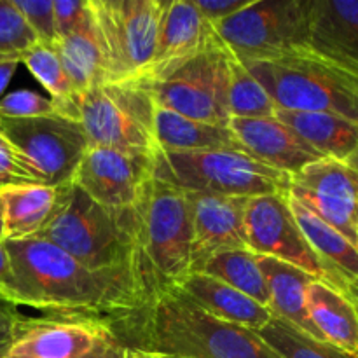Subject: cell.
<instances>
[{
    "mask_svg": "<svg viewBox=\"0 0 358 358\" xmlns=\"http://www.w3.org/2000/svg\"><path fill=\"white\" fill-rule=\"evenodd\" d=\"M124 348L170 358H280L257 332L219 320L180 289L110 322Z\"/></svg>",
    "mask_w": 358,
    "mask_h": 358,
    "instance_id": "cell-2",
    "label": "cell"
},
{
    "mask_svg": "<svg viewBox=\"0 0 358 358\" xmlns=\"http://www.w3.org/2000/svg\"><path fill=\"white\" fill-rule=\"evenodd\" d=\"M122 358H170V357L157 355V353L143 352V350H136V348H124V355H122Z\"/></svg>",
    "mask_w": 358,
    "mask_h": 358,
    "instance_id": "cell-41",
    "label": "cell"
},
{
    "mask_svg": "<svg viewBox=\"0 0 358 358\" xmlns=\"http://www.w3.org/2000/svg\"><path fill=\"white\" fill-rule=\"evenodd\" d=\"M58 114L55 100L30 90H17L0 98V117L28 119Z\"/></svg>",
    "mask_w": 358,
    "mask_h": 358,
    "instance_id": "cell-33",
    "label": "cell"
},
{
    "mask_svg": "<svg viewBox=\"0 0 358 358\" xmlns=\"http://www.w3.org/2000/svg\"><path fill=\"white\" fill-rule=\"evenodd\" d=\"M55 103L58 114L83 124L90 147H108L136 156L156 152V101L143 79L105 83Z\"/></svg>",
    "mask_w": 358,
    "mask_h": 358,
    "instance_id": "cell-4",
    "label": "cell"
},
{
    "mask_svg": "<svg viewBox=\"0 0 358 358\" xmlns=\"http://www.w3.org/2000/svg\"><path fill=\"white\" fill-rule=\"evenodd\" d=\"M177 289H180L212 317L240 325L248 331H261L273 317L269 308L233 289L222 280L205 273H191Z\"/></svg>",
    "mask_w": 358,
    "mask_h": 358,
    "instance_id": "cell-21",
    "label": "cell"
},
{
    "mask_svg": "<svg viewBox=\"0 0 358 358\" xmlns=\"http://www.w3.org/2000/svg\"><path fill=\"white\" fill-rule=\"evenodd\" d=\"M10 283L3 301L42 317H91L112 322L143 304L131 266L91 269L42 238L3 241Z\"/></svg>",
    "mask_w": 358,
    "mask_h": 358,
    "instance_id": "cell-1",
    "label": "cell"
},
{
    "mask_svg": "<svg viewBox=\"0 0 358 358\" xmlns=\"http://www.w3.org/2000/svg\"><path fill=\"white\" fill-rule=\"evenodd\" d=\"M21 63L20 58H10V56H0V98L3 96V91L9 86L17 65Z\"/></svg>",
    "mask_w": 358,
    "mask_h": 358,
    "instance_id": "cell-39",
    "label": "cell"
},
{
    "mask_svg": "<svg viewBox=\"0 0 358 358\" xmlns=\"http://www.w3.org/2000/svg\"><path fill=\"white\" fill-rule=\"evenodd\" d=\"M289 194L358 248V178L345 161L308 164L290 177Z\"/></svg>",
    "mask_w": 358,
    "mask_h": 358,
    "instance_id": "cell-15",
    "label": "cell"
},
{
    "mask_svg": "<svg viewBox=\"0 0 358 358\" xmlns=\"http://www.w3.org/2000/svg\"><path fill=\"white\" fill-rule=\"evenodd\" d=\"M306 310L324 341L358 355V311L345 292L331 283L313 280L306 292Z\"/></svg>",
    "mask_w": 358,
    "mask_h": 358,
    "instance_id": "cell-23",
    "label": "cell"
},
{
    "mask_svg": "<svg viewBox=\"0 0 358 358\" xmlns=\"http://www.w3.org/2000/svg\"><path fill=\"white\" fill-rule=\"evenodd\" d=\"M152 177L184 192L254 198L289 194L292 175L261 163L247 150L212 149L196 152L156 150Z\"/></svg>",
    "mask_w": 358,
    "mask_h": 358,
    "instance_id": "cell-6",
    "label": "cell"
},
{
    "mask_svg": "<svg viewBox=\"0 0 358 358\" xmlns=\"http://www.w3.org/2000/svg\"><path fill=\"white\" fill-rule=\"evenodd\" d=\"M257 336L280 358H357L275 315Z\"/></svg>",
    "mask_w": 358,
    "mask_h": 358,
    "instance_id": "cell-29",
    "label": "cell"
},
{
    "mask_svg": "<svg viewBox=\"0 0 358 358\" xmlns=\"http://www.w3.org/2000/svg\"><path fill=\"white\" fill-rule=\"evenodd\" d=\"M156 150L196 152L212 149L245 150L229 124H210L156 107Z\"/></svg>",
    "mask_w": 358,
    "mask_h": 358,
    "instance_id": "cell-26",
    "label": "cell"
},
{
    "mask_svg": "<svg viewBox=\"0 0 358 358\" xmlns=\"http://www.w3.org/2000/svg\"><path fill=\"white\" fill-rule=\"evenodd\" d=\"M229 128L250 156L289 175H296L308 164L322 159L313 147L276 115L231 117Z\"/></svg>",
    "mask_w": 358,
    "mask_h": 358,
    "instance_id": "cell-18",
    "label": "cell"
},
{
    "mask_svg": "<svg viewBox=\"0 0 358 358\" xmlns=\"http://www.w3.org/2000/svg\"><path fill=\"white\" fill-rule=\"evenodd\" d=\"M345 294L350 297V299H352V303L355 304V308H357V311H358V280H355V282H353V283H350L348 289H346Z\"/></svg>",
    "mask_w": 358,
    "mask_h": 358,
    "instance_id": "cell-42",
    "label": "cell"
},
{
    "mask_svg": "<svg viewBox=\"0 0 358 358\" xmlns=\"http://www.w3.org/2000/svg\"><path fill=\"white\" fill-rule=\"evenodd\" d=\"M0 131L31 164L41 184L51 187L72 184L90 149L83 124L63 114L28 119L0 117Z\"/></svg>",
    "mask_w": 358,
    "mask_h": 358,
    "instance_id": "cell-11",
    "label": "cell"
},
{
    "mask_svg": "<svg viewBox=\"0 0 358 358\" xmlns=\"http://www.w3.org/2000/svg\"><path fill=\"white\" fill-rule=\"evenodd\" d=\"M257 261L266 276V283H268L271 313L275 317L290 322L313 338L322 339L315 325L311 324L306 310L308 287L317 278H313L296 266L278 261V259L257 255Z\"/></svg>",
    "mask_w": 358,
    "mask_h": 358,
    "instance_id": "cell-25",
    "label": "cell"
},
{
    "mask_svg": "<svg viewBox=\"0 0 358 358\" xmlns=\"http://www.w3.org/2000/svg\"><path fill=\"white\" fill-rule=\"evenodd\" d=\"M10 283V266H9V257H7V252L3 243H0V299L3 301L6 297L7 289H9Z\"/></svg>",
    "mask_w": 358,
    "mask_h": 358,
    "instance_id": "cell-40",
    "label": "cell"
},
{
    "mask_svg": "<svg viewBox=\"0 0 358 358\" xmlns=\"http://www.w3.org/2000/svg\"><path fill=\"white\" fill-rule=\"evenodd\" d=\"M24 318L16 306L0 299V357L14 341Z\"/></svg>",
    "mask_w": 358,
    "mask_h": 358,
    "instance_id": "cell-38",
    "label": "cell"
},
{
    "mask_svg": "<svg viewBox=\"0 0 358 358\" xmlns=\"http://www.w3.org/2000/svg\"><path fill=\"white\" fill-rule=\"evenodd\" d=\"M59 38L72 34L90 14V0H52Z\"/></svg>",
    "mask_w": 358,
    "mask_h": 358,
    "instance_id": "cell-36",
    "label": "cell"
},
{
    "mask_svg": "<svg viewBox=\"0 0 358 358\" xmlns=\"http://www.w3.org/2000/svg\"><path fill=\"white\" fill-rule=\"evenodd\" d=\"M107 83L142 79L156 52L164 0H90Z\"/></svg>",
    "mask_w": 358,
    "mask_h": 358,
    "instance_id": "cell-9",
    "label": "cell"
},
{
    "mask_svg": "<svg viewBox=\"0 0 358 358\" xmlns=\"http://www.w3.org/2000/svg\"><path fill=\"white\" fill-rule=\"evenodd\" d=\"M110 322L91 317L24 318L0 358H122Z\"/></svg>",
    "mask_w": 358,
    "mask_h": 358,
    "instance_id": "cell-12",
    "label": "cell"
},
{
    "mask_svg": "<svg viewBox=\"0 0 358 358\" xmlns=\"http://www.w3.org/2000/svg\"><path fill=\"white\" fill-rule=\"evenodd\" d=\"M13 2L38 42L55 44L59 41L52 0H13Z\"/></svg>",
    "mask_w": 358,
    "mask_h": 358,
    "instance_id": "cell-34",
    "label": "cell"
},
{
    "mask_svg": "<svg viewBox=\"0 0 358 358\" xmlns=\"http://www.w3.org/2000/svg\"><path fill=\"white\" fill-rule=\"evenodd\" d=\"M150 177L152 156H136L108 147H90L72 184L83 189L98 205L117 215H126L138 208Z\"/></svg>",
    "mask_w": 358,
    "mask_h": 358,
    "instance_id": "cell-14",
    "label": "cell"
},
{
    "mask_svg": "<svg viewBox=\"0 0 358 358\" xmlns=\"http://www.w3.org/2000/svg\"><path fill=\"white\" fill-rule=\"evenodd\" d=\"M345 163L348 164V166L352 168L353 171H355V175H357V178H358V147H357V150H355V152H353L352 156H350L348 159L345 161Z\"/></svg>",
    "mask_w": 358,
    "mask_h": 358,
    "instance_id": "cell-43",
    "label": "cell"
},
{
    "mask_svg": "<svg viewBox=\"0 0 358 358\" xmlns=\"http://www.w3.org/2000/svg\"><path fill=\"white\" fill-rule=\"evenodd\" d=\"M276 117L285 122L322 157L346 161L358 147V124L329 112L276 110Z\"/></svg>",
    "mask_w": 358,
    "mask_h": 358,
    "instance_id": "cell-27",
    "label": "cell"
},
{
    "mask_svg": "<svg viewBox=\"0 0 358 358\" xmlns=\"http://www.w3.org/2000/svg\"><path fill=\"white\" fill-rule=\"evenodd\" d=\"M21 184H41V180L23 154L0 131V189Z\"/></svg>",
    "mask_w": 358,
    "mask_h": 358,
    "instance_id": "cell-35",
    "label": "cell"
},
{
    "mask_svg": "<svg viewBox=\"0 0 358 358\" xmlns=\"http://www.w3.org/2000/svg\"><path fill=\"white\" fill-rule=\"evenodd\" d=\"M0 243H3V224H2V212H0Z\"/></svg>",
    "mask_w": 358,
    "mask_h": 358,
    "instance_id": "cell-44",
    "label": "cell"
},
{
    "mask_svg": "<svg viewBox=\"0 0 358 358\" xmlns=\"http://www.w3.org/2000/svg\"><path fill=\"white\" fill-rule=\"evenodd\" d=\"M313 0H252L245 9L212 24L241 62H269L310 49Z\"/></svg>",
    "mask_w": 358,
    "mask_h": 358,
    "instance_id": "cell-8",
    "label": "cell"
},
{
    "mask_svg": "<svg viewBox=\"0 0 358 358\" xmlns=\"http://www.w3.org/2000/svg\"><path fill=\"white\" fill-rule=\"evenodd\" d=\"M136 210L117 215L70 184L62 206L38 238L56 245L91 269L131 266Z\"/></svg>",
    "mask_w": 358,
    "mask_h": 358,
    "instance_id": "cell-7",
    "label": "cell"
},
{
    "mask_svg": "<svg viewBox=\"0 0 358 358\" xmlns=\"http://www.w3.org/2000/svg\"><path fill=\"white\" fill-rule=\"evenodd\" d=\"M191 241L187 194L150 177L136 208L131 259L143 303L177 289L191 275Z\"/></svg>",
    "mask_w": 358,
    "mask_h": 358,
    "instance_id": "cell-3",
    "label": "cell"
},
{
    "mask_svg": "<svg viewBox=\"0 0 358 358\" xmlns=\"http://www.w3.org/2000/svg\"><path fill=\"white\" fill-rule=\"evenodd\" d=\"M245 240L248 250L254 254L278 259L329 283L324 266L297 226L290 210L289 194L248 198L245 208Z\"/></svg>",
    "mask_w": 358,
    "mask_h": 358,
    "instance_id": "cell-13",
    "label": "cell"
},
{
    "mask_svg": "<svg viewBox=\"0 0 358 358\" xmlns=\"http://www.w3.org/2000/svg\"><path fill=\"white\" fill-rule=\"evenodd\" d=\"M217 37L194 0H170L164 7L152 63L142 79L147 83L163 79L208 48Z\"/></svg>",
    "mask_w": 358,
    "mask_h": 358,
    "instance_id": "cell-17",
    "label": "cell"
},
{
    "mask_svg": "<svg viewBox=\"0 0 358 358\" xmlns=\"http://www.w3.org/2000/svg\"><path fill=\"white\" fill-rule=\"evenodd\" d=\"M73 93L80 94L107 83L103 48L93 13L72 31L55 42Z\"/></svg>",
    "mask_w": 358,
    "mask_h": 358,
    "instance_id": "cell-24",
    "label": "cell"
},
{
    "mask_svg": "<svg viewBox=\"0 0 358 358\" xmlns=\"http://www.w3.org/2000/svg\"><path fill=\"white\" fill-rule=\"evenodd\" d=\"M357 358H358V355H357Z\"/></svg>",
    "mask_w": 358,
    "mask_h": 358,
    "instance_id": "cell-45",
    "label": "cell"
},
{
    "mask_svg": "<svg viewBox=\"0 0 358 358\" xmlns=\"http://www.w3.org/2000/svg\"><path fill=\"white\" fill-rule=\"evenodd\" d=\"M21 63L42 84L51 100L65 101L76 96L55 44L35 42L28 51L21 55Z\"/></svg>",
    "mask_w": 358,
    "mask_h": 358,
    "instance_id": "cell-31",
    "label": "cell"
},
{
    "mask_svg": "<svg viewBox=\"0 0 358 358\" xmlns=\"http://www.w3.org/2000/svg\"><path fill=\"white\" fill-rule=\"evenodd\" d=\"M227 101L231 117H271L276 114V105L271 96L234 55L229 63Z\"/></svg>",
    "mask_w": 358,
    "mask_h": 358,
    "instance_id": "cell-30",
    "label": "cell"
},
{
    "mask_svg": "<svg viewBox=\"0 0 358 358\" xmlns=\"http://www.w3.org/2000/svg\"><path fill=\"white\" fill-rule=\"evenodd\" d=\"M289 203L297 226L327 273L329 283L346 292L350 283L358 280V248L290 194Z\"/></svg>",
    "mask_w": 358,
    "mask_h": 358,
    "instance_id": "cell-22",
    "label": "cell"
},
{
    "mask_svg": "<svg viewBox=\"0 0 358 358\" xmlns=\"http://www.w3.org/2000/svg\"><path fill=\"white\" fill-rule=\"evenodd\" d=\"M191 210V273L219 252L248 248L245 240V208L248 198L185 192Z\"/></svg>",
    "mask_w": 358,
    "mask_h": 358,
    "instance_id": "cell-16",
    "label": "cell"
},
{
    "mask_svg": "<svg viewBox=\"0 0 358 358\" xmlns=\"http://www.w3.org/2000/svg\"><path fill=\"white\" fill-rule=\"evenodd\" d=\"M252 0H194L196 7L210 24L227 20L250 3Z\"/></svg>",
    "mask_w": 358,
    "mask_h": 358,
    "instance_id": "cell-37",
    "label": "cell"
},
{
    "mask_svg": "<svg viewBox=\"0 0 358 358\" xmlns=\"http://www.w3.org/2000/svg\"><path fill=\"white\" fill-rule=\"evenodd\" d=\"M35 42L37 37L13 0H0V56L21 59Z\"/></svg>",
    "mask_w": 358,
    "mask_h": 358,
    "instance_id": "cell-32",
    "label": "cell"
},
{
    "mask_svg": "<svg viewBox=\"0 0 358 358\" xmlns=\"http://www.w3.org/2000/svg\"><path fill=\"white\" fill-rule=\"evenodd\" d=\"M199 273L222 280L233 289L252 297L262 306L269 308V292L266 276L259 266L257 255L248 248L219 252L208 259Z\"/></svg>",
    "mask_w": 358,
    "mask_h": 358,
    "instance_id": "cell-28",
    "label": "cell"
},
{
    "mask_svg": "<svg viewBox=\"0 0 358 358\" xmlns=\"http://www.w3.org/2000/svg\"><path fill=\"white\" fill-rule=\"evenodd\" d=\"M69 185L51 187L42 184H21L0 189L3 241L41 236L62 206Z\"/></svg>",
    "mask_w": 358,
    "mask_h": 358,
    "instance_id": "cell-20",
    "label": "cell"
},
{
    "mask_svg": "<svg viewBox=\"0 0 358 358\" xmlns=\"http://www.w3.org/2000/svg\"><path fill=\"white\" fill-rule=\"evenodd\" d=\"M243 65L271 96L276 110L329 112L358 124V76L310 49Z\"/></svg>",
    "mask_w": 358,
    "mask_h": 358,
    "instance_id": "cell-5",
    "label": "cell"
},
{
    "mask_svg": "<svg viewBox=\"0 0 358 358\" xmlns=\"http://www.w3.org/2000/svg\"><path fill=\"white\" fill-rule=\"evenodd\" d=\"M233 52L217 37L199 55L149 84L156 107L210 124H229V63Z\"/></svg>",
    "mask_w": 358,
    "mask_h": 358,
    "instance_id": "cell-10",
    "label": "cell"
},
{
    "mask_svg": "<svg viewBox=\"0 0 358 358\" xmlns=\"http://www.w3.org/2000/svg\"><path fill=\"white\" fill-rule=\"evenodd\" d=\"M310 51L358 76V0H313Z\"/></svg>",
    "mask_w": 358,
    "mask_h": 358,
    "instance_id": "cell-19",
    "label": "cell"
}]
</instances>
